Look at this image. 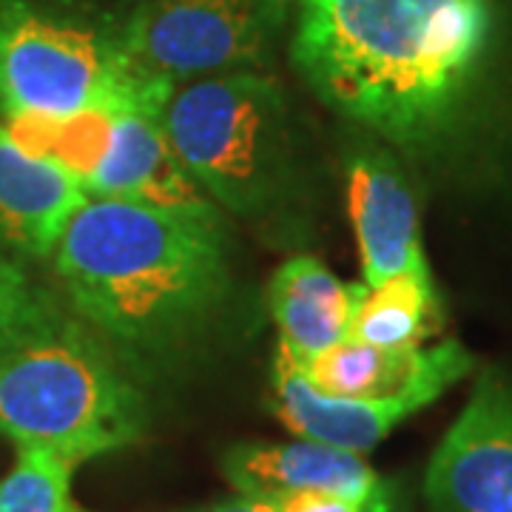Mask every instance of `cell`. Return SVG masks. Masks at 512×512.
Listing matches in <instances>:
<instances>
[{
	"label": "cell",
	"mask_w": 512,
	"mask_h": 512,
	"mask_svg": "<svg viewBox=\"0 0 512 512\" xmlns=\"http://www.w3.org/2000/svg\"><path fill=\"white\" fill-rule=\"evenodd\" d=\"M163 131L202 194L239 217L271 208L291 165L282 86L265 72H231L177 86Z\"/></svg>",
	"instance_id": "5b68a950"
},
{
	"label": "cell",
	"mask_w": 512,
	"mask_h": 512,
	"mask_svg": "<svg viewBox=\"0 0 512 512\" xmlns=\"http://www.w3.org/2000/svg\"><path fill=\"white\" fill-rule=\"evenodd\" d=\"M296 0H134L123 12L128 55L151 77L262 72L274 60Z\"/></svg>",
	"instance_id": "8992f818"
},
{
	"label": "cell",
	"mask_w": 512,
	"mask_h": 512,
	"mask_svg": "<svg viewBox=\"0 0 512 512\" xmlns=\"http://www.w3.org/2000/svg\"><path fill=\"white\" fill-rule=\"evenodd\" d=\"M433 512H512V384L484 373L427 464Z\"/></svg>",
	"instance_id": "52a82bcc"
},
{
	"label": "cell",
	"mask_w": 512,
	"mask_h": 512,
	"mask_svg": "<svg viewBox=\"0 0 512 512\" xmlns=\"http://www.w3.org/2000/svg\"><path fill=\"white\" fill-rule=\"evenodd\" d=\"M205 512H279V501L276 498H265V495H242L237 493L228 501H220Z\"/></svg>",
	"instance_id": "d6986e66"
},
{
	"label": "cell",
	"mask_w": 512,
	"mask_h": 512,
	"mask_svg": "<svg viewBox=\"0 0 512 512\" xmlns=\"http://www.w3.org/2000/svg\"><path fill=\"white\" fill-rule=\"evenodd\" d=\"M279 512H365L367 501H356L336 493H296L282 495Z\"/></svg>",
	"instance_id": "ac0fdd59"
},
{
	"label": "cell",
	"mask_w": 512,
	"mask_h": 512,
	"mask_svg": "<svg viewBox=\"0 0 512 512\" xmlns=\"http://www.w3.org/2000/svg\"><path fill=\"white\" fill-rule=\"evenodd\" d=\"M348 214L362 254L365 285L402 274L424 256L416 197L387 151L367 148L348 160Z\"/></svg>",
	"instance_id": "8fae6325"
},
{
	"label": "cell",
	"mask_w": 512,
	"mask_h": 512,
	"mask_svg": "<svg viewBox=\"0 0 512 512\" xmlns=\"http://www.w3.org/2000/svg\"><path fill=\"white\" fill-rule=\"evenodd\" d=\"M89 200L69 168L35 154L0 126V254L46 259L72 214Z\"/></svg>",
	"instance_id": "30bf717a"
},
{
	"label": "cell",
	"mask_w": 512,
	"mask_h": 512,
	"mask_svg": "<svg viewBox=\"0 0 512 512\" xmlns=\"http://www.w3.org/2000/svg\"><path fill=\"white\" fill-rule=\"evenodd\" d=\"M222 476L242 495L336 493L356 501H367L382 481L362 453L308 439L234 444L222 453Z\"/></svg>",
	"instance_id": "7c38bea8"
},
{
	"label": "cell",
	"mask_w": 512,
	"mask_h": 512,
	"mask_svg": "<svg viewBox=\"0 0 512 512\" xmlns=\"http://www.w3.org/2000/svg\"><path fill=\"white\" fill-rule=\"evenodd\" d=\"M146 399L106 339L55 299L0 353V436L72 464L143 439Z\"/></svg>",
	"instance_id": "3957f363"
},
{
	"label": "cell",
	"mask_w": 512,
	"mask_h": 512,
	"mask_svg": "<svg viewBox=\"0 0 512 512\" xmlns=\"http://www.w3.org/2000/svg\"><path fill=\"white\" fill-rule=\"evenodd\" d=\"M291 60L311 92L396 146L447 126L473 80L490 0H296Z\"/></svg>",
	"instance_id": "6da1fadb"
},
{
	"label": "cell",
	"mask_w": 512,
	"mask_h": 512,
	"mask_svg": "<svg viewBox=\"0 0 512 512\" xmlns=\"http://www.w3.org/2000/svg\"><path fill=\"white\" fill-rule=\"evenodd\" d=\"M174 86L128 55L123 12L92 0H0V114L69 120L89 111L160 114Z\"/></svg>",
	"instance_id": "277c9868"
},
{
	"label": "cell",
	"mask_w": 512,
	"mask_h": 512,
	"mask_svg": "<svg viewBox=\"0 0 512 512\" xmlns=\"http://www.w3.org/2000/svg\"><path fill=\"white\" fill-rule=\"evenodd\" d=\"M365 512H404L402 504H399V493L393 484L387 481H379V487L373 490V495L367 498Z\"/></svg>",
	"instance_id": "ffe728a7"
},
{
	"label": "cell",
	"mask_w": 512,
	"mask_h": 512,
	"mask_svg": "<svg viewBox=\"0 0 512 512\" xmlns=\"http://www.w3.org/2000/svg\"><path fill=\"white\" fill-rule=\"evenodd\" d=\"M271 384V407L296 439L319 441L362 456L387 439L396 424L419 413V407L410 402H350L319 393L308 382L299 356L282 342L276 350Z\"/></svg>",
	"instance_id": "4fadbf2b"
},
{
	"label": "cell",
	"mask_w": 512,
	"mask_h": 512,
	"mask_svg": "<svg viewBox=\"0 0 512 512\" xmlns=\"http://www.w3.org/2000/svg\"><path fill=\"white\" fill-rule=\"evenodd\" d=\"M470 367L473 356L453 339L433 348H376L356 336H345L302 362L308 382L325 396L350 402H410L419 410L467 376Z\"/></svg>",
	"instance_id": "ba28073f"
},
{
	"label": "cell",
	"mask_w": 512,
	"mask_h": 512,
	"mask_svg": "<svg viewBox=\"0 0 512 512\" xmlns=\"http://www.w3.org/2000/svg\"><path fill=\"white\" fill-rule=\"evenodd\" d=\"M441 325V305L427 259L421 256L402 274L365 285L348 336L376 348H421Z\"/></svg>",
	"instance_id": "9a60e30c"
},
{
	"label": "cell",
	"mask_w": 512,
	"mask_h": 512,
	"mask_svg": "<svg viewBox=\"0 0 512 512\" xmlns=\"http://www.w3.org/2000/svg\"><path fill=\"white\" fill-rule=\"evenodd\" d=\"M52 259L72 311L128 350L180 345L228 291L220 211L89 197L66 222Z\"/></svg>",
	"instance_id": "7a4b0ae2"
},
{
	"label": "cell",
	"mask_w": 512,
	"mask_h": 512,
	"mask_svg": "<svg viewBox=\"0 0 512 512\" xmlns=\"http://www.w3.org/2000/svg\"><path fill=\"white\" fill-rule=\"evenodd\" d=\"M83 188L89 197L106 200L143 202L194 214L217 211V202L202 194L177 160L163 131V117L143 111L111 114L103 148Z\"/></svg>",
	"instance_id": "9c48e42d"
},
{
	"label": "cell",
	"mask_w": 512,
	"mask_h": 512,
	"mask_svg": "<svg viewBox=\"0 0 512 512\" xmlns=\"http://www.w3.org/2000/svg\"><path fill=\"white\" fill-rule=\"evenodd\" d=\"M362 293L365 285L342 282L313 256L288 259L268 288L282 345L291 348L302 362L333 348L350 333Z\"/></svg>",
	"instance_id": "5bb4252c"
},
{
	"label": "cell",
	"mask_w": 512,
	"mask_h": 512,
	"mask_svg": "<svg viewBox=\"0 0 512 512\" xmlns=\"http://www.w3.org/2000/svg\"><path fill=\"white\" fill-rule=\"evenodd\" d=\"M77 464L46 447H18L15 467L0 476V512H89L72 495Z\"/></svg>",
	"instance_id": "2e32d148"
},
{
	"label": "cell",
	"mask_w": 512,
	"mask_h": 512,
	"mask_svg": "<svg viewBox=\"0 0 512 512\" xmlns=\"http://www.w3.org/2000/svg\"><path fill=\"white\" fill-rule=\"evenodd\" d=\"M49 299L52 296L35 288L18 262L0 254V353L49 305Z\"/></svg>",
	"instance_id": "e0dca14e"
}]
</instances>
